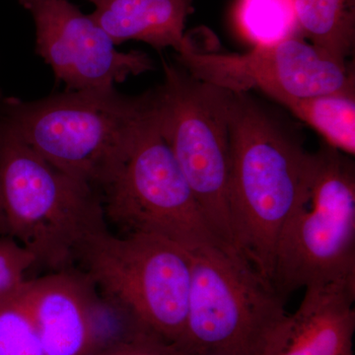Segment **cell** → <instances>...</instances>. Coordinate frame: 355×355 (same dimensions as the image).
<instances>
[{"mask_svg": "<svg viewBox=\"0 0 355 355\" xmlns=\"http://www.w3.org/2000/svg\"><path fill=\"white\" fill-rule=\"evenodd\" d=\"M37 265L34 254L10 236H0V305L12 297Z\"/></svg>", "mask_w": 355, "mask_h": 355, "instance_id": "ac0fdd59", "label": "cell"}, {"mask_svg": "<svg viewBox=\"0 0 355 355\" xmlns=\"http://www.w3.org/2000/svg\"><path fill=\"white\" fill-rule=\"evenodd\" d=\"M0 191L8 235L53 272L73 268L108 229L100 191L51 165L1 118Z\"/></svg>", "mask_w": 355, "mask_h": 355, "instance_id": "3957f363", "label": "cell"}, {"mask_svg": "<svg viewBox=\"0 0 355 355\" xmlns=\"http://www.w3.org/2000/svg\"><path fill=\"white\" fill-rule=\"evenodd\" d=\"M17 292L0 305V355H46L34 322Z\"/></svg>", "mask_w": 355, "mask_h": 355, "instance_id": "e0dca14e", "label": "cell"}, {"mask_svg": "<svg viewBox=\"0 0 355 355\" xmlns=\"http://www.w3.org/2000/svg\"><path fill=\"white\" fill-rule=\"evenodd\" d=\"M46 355H95L93 310L97 289L76 268L28 279L17 292Z\"/></svg>", "mask_w": 355, "mask_h": 355, "instance_id": "8fae6325", "label": "cell"}, {"mask_svg": "<svg viewBox=\"0 0 355 355\" xmlns=\"http://www.w3.org/2000/svg\"><path fill=\"white\" fill-rule=\"evenodd\" d=\"M355 282L313 284L293 314H284L257 355H350L355 330Z\"/></svg>", "mask_w": 355, "mask_h": 355, "instance_id": "7c38bea8", "label": "cell"}, {"mask_svg": "<svg viewBox=\"0 0 355 355\" xmlns=\"http://www.w3.org/2000/svg\"><path fill=\"white\" fill-rule=\"evenodd\" d=\"M331 146L314 153L304 193L280 231L272 286L280 298L313 284L355 282V171Z\"/></svg>", "mask_w": 355, "mask_h": 355, "instance_id": "277c9868", "label": "cell"}, {"mask_svg": "<svg viewBox=\"0 0 355 355\" xmlns=\"http://www.w3.org/2000/svg\"><path fill=\"white\" fill-rule=\"evenodd\" d=\"M350 355H354V354H350Z\"/></svg>", "mask_w": 355, "mask_h": 355, "instance_id": "44dd1931", "label": "cell"}, {"mask_svg": "<svg viewBox=\"0 0 355 355\" xmlns=\"http://www.w3.org/2000/svg\"><path fill=\"white\" fill-rule=\"evenodd\" d=\"M77 263L101 295L133 313L177 347L186 327L190 250L148 234L93 236Z\"/></svg>", "mask_w": 355, "mask_h": 355, "instance_id": "52a82bcc", "label": "cell"}, {"mask_svg": "<svg viewBox=\"0 0 355 355\" xmlns=\"http://www.w3.org/2000/svg\"><path fill=\"white\" fill-rule=\"evenodd\" d=\"M36 27V53L67 90L111 89L154 70L140 51L121 53L90 14L69 0H18Z\"/></svg>", "mask_w": 355, "mask_h": 355, "instance_id": "30bf717a", "label": "cell"}, {"mask_svg": "<svg viewBox=\"0 0 355 355\" xmlns=\"http://www.w3.org/2000/svg\"><path fill=\"white\" fill-rule=\"evenodd\" d=\"M299 32L331 57L347 60L355 44V0H294Z\"/></svg>", "mask_w": 355, "mask_h": 355, "instance_id": "5bb4252c", "label": "cell"}, {"mask_svg": "<svg viewBox=\"0 0 355 355\" xmlns=\"http://www.w3.org/2000/svg\"><path fill=\"white\" fill-rule=\"evenodd\" d=\"M184 355H257L268 331L286 314L284 300L233 248L191 250Z\"/></svg>", "mask_w": 355, "mask_h": 355, "instance_id": "5b68a950", "label": "cell"}, {"mask_svg": "<svg viewBox=\"0 0 355 355\" xmlns=\"http://www.w3.org/2000/svg\"><path fill=\"white\" fill-rule=\"evenodd\" d=\"M314 128L333 147L347 155L355 153V92L275 100Z\"/></svg>", "mask_w": 355, "mask_h": 355, "instance_id": "9a60e30c", "label": "cell"}, {"mask_svg": "<svg viewBox=\"0 0 355 355\" xmlns=\"http://www.w3.org/2000/svg\"><path fill=\"white\" fill-rule=\"evenodd\" d=\"M153 110V91L128 96L116 88L0 99V118L33 150L100 193Z\"/></svg>", "mask_w": 355, "mask_h": 355, "instance_id": "7a4b0ae2", "label": "cell"}, {"mask_svg": "<svg viewBox=\"0 0 355 355\" xmlns=\"http://www.w3.org/2000/svg\"><path fill=\"white\" fill-rule=\"evenodd\" d=\"M0 236H9L3 203H2L1 191H0Z\"/></svg>", "mask_w": 355, "mask_h": 355, "instance_id": "ffe728a7", "label": "cell"}, {"mask_svg": "<svg viewBox=\"0 0 355 355\" xmlns=\"http://www.w3.org/2000/svg\"><path fill=\"white\" fill-rule=\"evenodd\" d=\"M234 19L254 46L277 44L299 32L294 0H237Z\"/></svg>", "mask_w": 355, "mask_h": 355, "instance_id": "2e32d148", "label": "cell"}, {"mask_svg": "<svg viewBox=\"0 0 355 355\" xmlns=\"http://www.w3.org/2000/svg\"><path fill=\"white\" fill-rule=\"evenodd\" d=\"M165 80L154 91L161 135L217 239L236 250L229 207L230 135L226 90L163 62Z\"/></svg>", "mask_w": 355, "mask_h": 355, "instance_id": "8992f818", "label": "cell"}, {"mask_svg": "<svg viewBox=\"0 0 355 355\" xmlns=\"http://www.w3.org/2000/svg\"><path fill=\"white\" fill-rule=\"evenodd\" d=\"M90 14L116 46L128 41L150 44L156 50L172 48L177 53L191 46L184 34L193 13V0H87Z\"/></svg>", "mask_w": 355, "mask_h": 355, "instance_id": "4fadbf2b", "label": "cell"}, {"mask_svg": "<svg viewBox=\"0 0 355 355\" xmlns=\"http://www.w3.org/2000/svg\"><path fill=\"white\" fill-rule=\"evenodd\" d=\"M95 355H184L174 345L164 342L133 343L114 345Z\"/></svg>", "mask_w": 355, "mask_h": 355, "instance_id": "d6986e66", "label": "cell"}, {"mask_svg": "<svg viewBox=\"0 0 355 355\" xmlns=\"http://www.w3.org/2000/svg\"><path fill=\"white\" fill-rule=\"evenodd\" d=\"M177 55V64L191 76L232 92L260 89L273 100L355 92L349 60L331 57L297 35L246 53H207L191 40Z\"/></svg>", "mask_w": 355, "mask_h": 355, "instance_id": "9c48e42d", "label": "cell"}, {"mask_svg": "<svg viewBox=\"0 0 355 355\" xmlns=\"http://www.w3.org/2000/svg\"><path fill=\"white\" fill-rule=\"evenodd\" d=\"M101 198L107 224H114L121 235H155L190 251L224 245L161 135L155 103L153 116L102 189Z\"/></svg>", "mask_w": 355, "mask_h": 355, "instance_id": "ba28073f", "label": "cell"}, {"mask_svg": "<svg viewBox=\"0 0 355 355\" xmlns=\"http://www.w3.org/2000/svg\"><path fill=\"white\" fill-rule=\"evenodd\" d=\"M226 97L234 245L272 286L279 233L309 183L314 153L248 92L226 90Z\"/></svg>", "mask_w": 355, "mask_h": 355, "instance_id": "6da1fadb", "label": "cell"}]
</instances>
